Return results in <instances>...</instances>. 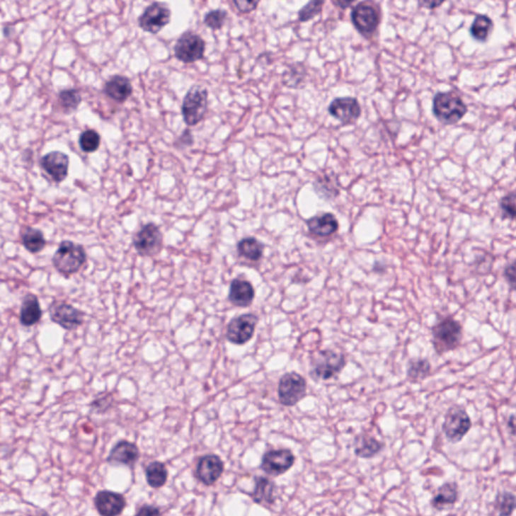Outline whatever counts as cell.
Listing matches in <instances>:
<instances>
[{
	"label": "cell",
	"instance_id": "obj_14",
	"mask_svg": "<svg viewBox=\"0 0 516 516\" xmlns=\"http://www.w3.org/2000/svg\"><path fill=\"white\" fill-rule=\"evenodd\" d=\"M351 20L359 32L370 35L377 30L380 18L374 7L366 2H360L352 11Z\"/></svg>",
	"mask_w": 516,
	"mask_h": 516
},
{
	"label": "cell",
	"instance_id": "obj_37",
	"mask_svg": "<svg viewBox=\"0 0 516 516\" xmlns=\"http://www.w3.org/2000/svg\"><path fill=\"white\" fill-rule=\"evenodd\" d=\"M226 18H227V11L223 9H214L205 14L204 23L211 30H217L224 25Z\"/></svg>",
	"mask_w": 516,
	"mask_h": 516
},
{
	"label": "cell",
	"instance_id": "obj_2",
	"mask_svg": "<svg viewBox=\"0 0 516 516\" xmlns=\"http://www.w3.org/2000/svg\"><path fill=\"white\" fill-rule=\"evenodd\" d=\"M467 111L465 102L454 92H439L432 99V113L444 125H456L463 120Z\"/></svg>",
	"mask_w": 516,
	"mask_h": 516
},
{
	"label": "cell",
	"instance_id": "obj_45",
	"mask_svg": "<svg viewBox=\"0 0 516 516\" xmlns=\"http://www.w3.org/2000/svg\"><path fill=\"white\" fill-rule=\"evenodd\" d=\"M420 6L428 7V8L434 9V8H436V7H437V6H442V4H443V1H440V2L424 1V2H420Z\"/></svg>",
	"mask_w": 516,
	"mask_h": 516
},
{
	"label": "cell",
	"instance_id": "obj_22",
	"mask_svg": "<svg viewBox=\"0 0 516 516\" xmlns=\"http://www.w3.org/2000/svg\"><path fill=\"white\" fill-rule=\"evenodd\" d=\"M139 449L137 445L127 441L118 442L108 456V462L132 466L139 461Z\"/></svg>",
	"mask_w": 516,
	"mask_h": 516
},
{
	"label": "cell",
	"instance_id": "obj_32",
	"mask_svg": "<svg viewBox=\"0 0 516 516\" xmlns=\"http://www.w3.org/2000/svg\"><path fill=\"white\" fill-rule=\"evenodd\" d=\"M494 506L499 516H511L516 510V496L511 492H499Z\"/></svg>",
	"mask_w": 516,
	"mask_h": 516
},
{
	"label": "cell",
	"instance_id": "obj_33",
	"mask_svg": "<svg viewBox=\"0 0 516 516\" xmlns=\"http://www.w3.org/2000/svg\"><path fill=\"white\" fill-rule=\"evenodd\" d=\"M314 187L319 196L324 199H334L339 195L337 179H331L329 176H326L323 180L322 178L318 177Z\"/></svg>",
	"mask_w": 516,
	"mask_h": 516
},
{
	"label": "cell",
	"instance_id": "obj_23",
	"mask_svg": "<svg viewBox=\"0 0 516 516\" xmlns=\"http://www.w3.org/2000/svg\"><path fill=\"white\" fill-rule=\"evenodd\" d=\"M42 311L39 299L35 294H28L21 303L20 321L23 327H33L42 319Z\"/></svg>",
	"mask_w": 516,
	"mask_h": 516
},
{
	"label": "cell",
	"instance_id": "obj_29",
	"mask_svg": "<svg viewBox=\"0 0 516 516\" xmlns=\"http://www.w3.org/2000/svg\"><path fill=\"white\" fill-rule=\"evenodd\" d=\"M382 449V444L375 437H359L355 442V454L359 458L370 459L377 455Z\"/></svg>",
	"mask_w": 516,
	"mask_h": 516
},
{
	"label": "cell",
	"instance_id": "obj_25",
	"mask_svg": "<svg viewBox=\"0 0 516 516\" xmlns=\"http://www.w3.org/2000/svg\"><path fill=\"white\" fill-rule=\"evenodd\" d=\"M275 483L268 478L256 477V488L251 493V496L254 503L260 505L270 506L275 501Z\"/></svg>",
	"mask_w": 516,
	"mask_h": 516
},
{
	"label": "cell",
	"instance_id": "obj_31",
	"mask_svg": "<svg viewBox=\"0 0 516 516\" xmlns=\"http://www.w3.org/2000/svg\"><path fill=\"white\" fill-rule=\"evenodd\" d=\"M432 365L428 359H413L408 362V378L411 382H420L430 377Z\"/></svg>",
	"mask_w": 516,
	"mask_h": 516
},
{
	"label": "cell",
	"instance_id": "obj_5",
	"mask_svg": "<svg viewBox=\"0 0 516 516\" xmlns=\"http://www.w3.org/2000/svg\"><path fill=\"white\" fill-rule=\"evenodd\" d=\"M346 365V358L341 352L322 350L313 359L310 373L316 380H329L336 377Z\"/></svg>",
	"mask_w": 516,
	"mask_h": 516
},
{
	"label": "cell",
	"instance_id": "obj_10",
	"mask_svg": "<svg viewBox=\"0 0 516 516\" xmlns=\"http://www.w3.org/2000/svg\"><path fill=\"white\" fill-rule=\"evenodd\" d=\"M172 11L161 2H152L139 18V25L144 32L156 35L170 23Z\"/></svg>",
	"mask_w": 516,
	"mask_h": 516
},
{
	"label": "cell",
	"instance_id": "obj_8",
	"mask_svg": "<svg viewBox=\"0 0 516 516\" xmlns=\"http://www.w3.org/2000/svg\"><path fill=\"white\" fill-rule=\"evenodd\" d=\"M280 403L285 406H294L306 394V379L296 372H289L280 378L277 389Z\"/></svg>",
	"mask_w": 516,
	"mask_h": 516
},
{
	"label": "cell",
	"instance_id": "obj_21",
	"mask_svg": "<svg viewBox=\"0 0 516 516\" xmlns=\"http://www.w3.org/2000/svg\"><path fill=\"white\" fill-rule=\"evenodd\" d=\"M309 231L319 237L331 236L339 229L337 218L331 213L314 216L306 221Z\"/></svg>",
	"mask_w": 516,
	"mask_h": 516
},
{
	"label": "cell",
	"instance_id": "obj_24",
	"mask_svg": "<svg viewBox=\"0 0 516 516\" xmlns=\"http://www.w3.org/2000/svg\"><path fill=\"white\" fill-rule=\"evenodd\" d=\"M459 498L458 485L456 482H447L437 489L430 501L432 508L439 511L448 510L455 505Z\"/></svg>",
	"mask_w": 516,
	"mask_h": 516
},
{
	"label": "cell",
	"instance_id": "obj_44",
	"mask_svg": "<svg viewBox=\"0 0 516 516\" xmlns=\"http://www.w3.org/2000/svg\"><path fill=\"white\" fill-rule=\"evenodd\" d=\"M508 429H510L511 434L516 436V415H511V417L508 418Z\"/></svg>",
	"mask_w": 516,
	"mask_h": 516
},
{
	"label": "cell",
	"instance_id": "obj_11",
	"mask_svg": "<svg viewBox=\"0 0 516 516\" xmlns=\"http://www.w3.org/2000/svg\"><path fill=\"white\" fill-rule=\"evenodd\" d=\"M258 323V316L253 315V314H244V315L232 319L227 326L226 338L232 344H246L253 337Z\"/></svg>",
	"mask_w": 516,
	"mask_h": 516
},
{
	"label": "cell",
	"instance_id": "obj_13",
	"mask_svg": "<svg viewBox=\"0 0 516 516\" xmlns=\"http://www.w3.org/2000/svg\"><path fill=\"white\" fill-rule=\"evenodd\" d=\"M296 457L287 449L266 452L261 460V469L270 476H280L292 467Z\"/></svg>",
	"mask_w": 516,
	"mask_h": 516
},
{
	"label": "cell",
	"instance_id": "obj_1",
	"mask_svg": "<svg viewBox=\"0 0 516 516\" xmlns=\"http://www.w3.org/2000/svg\"><path fill=\"white\" fill-rule=\"evenodd\" d=\"M463 340V326L451 316L437 319L432 328V342L437 355L456 350Z\"/></svg>",
	"mask_w": 516,
	"mask_h": 516
},
{
	"label": "cell",
	"instance_id": "obj_36",
	"mask_svg": "<svg viewBox=\"0 0 516 516\" xmlns=\"http://www.w3.org/2000/svg\"><path fill=\"white\" fill-rule=\"evenodd\" d=\"M499 208L503 219L516 220V193L505 195L499 201Z\"/></svg>",
	"mask_w": 516,
	"mask_h": 516
},
{
	"label": "cell",
	"instance_id": "obj_38",
	"mask_svg": "<svg viewBox=\"0 0 516 516\" xmlns=\"http://www.w3.org/2000/svg\"><path fill=\"white\" fill-rule=\"evenodd\" d=\"M324 4V1H319V0H314V1L309 2L306 6H304L299 11V20L301 21H308L315 18L316 16H318L321 13Z\"/></svg>",
	"mask_w": 516,
	"mask_h": 516
},
{
	"label": "cell",
	"instance_id": "obj_27",
	"mask_svg": "<svg viewBox=\"0 0 516 516\" xmlns=\"http://www.w3.org/2000/svg\"><path fill=\"white\" fill-rule=\"evenodd\" d=\"M265 251V245L254 237H246L237 244V251L242 258L251 261L260 260Z\"/></svg>",
	"mask_w": 516,
	"mask_h": 516
},
{
	"label": "cell",
	"instance_id": "obj_30",
	"mask_svg": "<svg viewBox=\"0 0 516 516\" xmlns=\"http://www.w3.org/2000/svg\"><path fill=\"white\" fill-rule=\"evenodd\" d=\"M146 475L147 484L152 488H161L168 480V470H166L165 464L158 462V461L147 466Z\"/></svg>",
	"mask_w": 516,
	"mask_h": 516
},
{
	"label": "cell",
	"instance_id": "obj_41",
	"mask_svg": "<svg viewBox=\"0 0 516 516\" xmlns=\"http://www.w3.org/2000/svg\"><path fill=\"white\" fill-rule=\"evenodd\" d=\"M258 1H241V0H239V1H233V4L236 6V8L239 9L240 13H251L252 11H254L258 7Z\"/></svg>",
	"mask_w": 516,
	"mask_h": 516
},
{
	"label": "cell",
	"instance_id": "obj_28",
	"mask_svg": "<svg viewBox=\"0 0 516 516\" xmlns=\"http://www.w3.org/2000/svg\"><path fill=\"white\" fill-rule=\"evenodd\" d=\"M21 242L28 251L35 254L42 251L47 244L44 233L32 227L25 228L21 234Z\"/></svg>",
	"mask_w": 516,
	"mask_h": 516
},
{
	"label": "cell",
	"instance_id": "obj_35",
	"mask_svg": "<svg viewBox=\"0 0 516 516\" xmlns=\"http://www.w3.org/2000/svg\"><path fill=\"white\" fill-rule=\"evenodd\" d=\"M59 102L61 106L68 110H75L82 102V96L78 89L62 90L59 93Z\"/></svg>",
	"mask_w": 516,
	"mask_h": 516
},
{
	"label": "cell",
	"instance_id": "obj_6",
	"mask_svg": "<svg viewBox=\"0 0 516 516\" xmlns=\"http://www.w3.org/2000/svg\"><path fill=\"white\" fill-rule=\"evenodd\" d=\"M472 428V420L462 406H453L447 411L442 429L452 444L462 441Z\"/></svg>",
	"mask_w": 516,
	"mask_h": 516
},
{
	"label": "cell",
	"instance_id": "obj_34",
	"mask_svg": "<svg viewBox=\"0 0 516 516\" xmlns=\"http://www.w3.org/2000/svg\"><path fill=\"white\" fill-rule=\"evenodd\" d=\"M101 137L96 130H86L80 134L79 146L83 151L92 154L99 149Z\"/></svg>",
	"mask_w": 516,
	"mask_h": 516
},
{
	"label": "cell",
	"instance_id": "obj_40",
	"mask_svg": "<svg viewBox=\"0 0 516 516\" xmlns=\"http://www.w3.org/2000/svg\"><path fill=\"white\" fill-rule=\"evenodd\" d=\"M193 144H194V139H193L191 130H185L179 139H177L175 146L178 149H185V147H192Z\"/></svg>",
	"mask_w": 516,
	"mask_h": 516
},
{
	"label": "cell",
	"instance_id": "obj_15",
	"mask_svg": "<svg viewBox=\"0 0 516 516\" xmlns=\"http://www.w3.org/2000/svg\"><path fill=\"white\" fill-rule=\"evenodd\" d=\"M40 165L55 182L61 183L68 177L70 159L64 152L51 151L40 159Z\"/></svg>",
	"mask_w": 516,
	"mask_h": 516
},
{
	"label": "cell",
	"instance_id": "obj_17",
	"mask_svg": "<svg viewBox=\"0 0 516 516\" xmlns=\"http://www.w3.org/2000/svg\"><path fill=\"white\" fill-rule=\"evenodd\" d=\"M94 504L100 515L118 516L125 510L126 500L120 493L103 490L95 496Z\"/></svg>",
	"mask_w": 516,
	"mask_h": 516
},
{
	"label": "cell",
	"instance_id": "obj_4",
	"mask_svg": "<svg viewBox=\"0 0 516 516\" xmlns=\"http://www.w3.org/2000/svg\"><path fill=\"white\" fill-rule=\"evenodd\" d=\"M208 109V90L198 86L191 87L185 95L182 104V115L185 125L194 126L203 120Z\"/></svg>",
	"mask_w": 516,
	"mask_h": 516
},
{
	"label": "cell",
	"instance_id": "obj_7",
	"mask_svg": "<svg viewBox=\"0 0 516 516\" xmlns=\"http://www.w3.org/2000/svg\"><path fill=\"white\" fill-rule=\"evenodd\" d=\"M206 42L201 35L196 33L185 32L176 42L173 53L182 63L193 64L204 58Z\"/></svg>",
	"mask_w": 516,
	"mask_h": 516
},
{
	"label": "cell",
	"instance_id": "obj_19",
	"mask_svg": "<svg viewBox=\"0 0 516 516\" xmlns=\"http://www.w3.org/2000/svg\"><path fill=\"white\" fill-rule=\"evenodd\" d=\"M103 92L109 98L118 103H123L132 95V81L126 76L114 75L106 81Z\"/></svg>",
	"mask_w": 516,
	"mask_h": 516
},
{
	"label": "cell",
	"instance_id": "obj_26",
	"mask_svg": "<svg viewBox=\"0 0 516 516\" xmlns=\"http://www.w3.org/2000/svg\"><path fill=\"white\" fill-rule=\"evenodd\" d=\"M493 21L486 14H477L474 21L471 23L470 35L477 42H485L488 40L492 30H493Z\"/></svg>",
	"mask_w": 516,
	"mask_h": 516
},
{
	"label": "cell",
	"instance_id": "obj_39",
	"mask_svg": "<svg viewBox=\"0 0 516 516\" xmlns=\"http://www.w3.org/2000/svg\"><path fill=\"white\" fill-rule=\"evenodd\" d=\"M503 275L510 289L516 291V259L505 266Z\"/></svg>",
	"mask_w": 516,
	"mask_h": 516
},
{
	"label": "cell",
	"instance_id": "obj_20",
	"mask_svg": "<svg viewBox=\"0 0 516 516\" xmlns=\"http://www.w3.org/2000/svg\"><path fill=\"white\" fill-rule=\"evenodd\" d=\"M256 291L248 280L235 278L230 285L229 296L228 299L234 306H251L253 302Z\"/></svg>",
	"mask_w": 516,
	"mask_h": 516
},
{
	"label": "cell",
	"instance_id": "obj_3",
	"mask_svg": "<svg viewBox=\"0 0 516 516\" xmlns=\"http://www.w3.org/2000/svg\"><path fill=\"white\" fill-rule=\"evenodd\" d=\"M86 260L84 247L70 240L62 241L53 256L54 268L67 277L79 272Z\"/></svg>",
	"mask_w": 516,
	"mask_h": 516
},
{
	"label": "cell",
	"instance_id": "obj_16",
	"mask_svg": "<svg viewBox=\"0 0 516 516\" xmlns=\"http://www.w3.org/2000/svg\"><path fill=\"white\" fill-rule=\"evenodd\" d=\"M224 472V464L220 457L206 455L200 458L197 464L196 477L202 483L213 485Z\"/></svg>",
	"mask_w": 516,
	"mask_h": 516
},
{
	"label": "cell",
	"instance_id": "obj_12",
	"mask_svg": "<svg viewBox=\"0 0 516 516\" xmlns=\"http://www.w3.org/2000/svg\"><path fill=\"white\" fill-rule=\"evenodd\" d=\"M50 317L68 331L78 329L84 322V313L66 302L56 301L49 308Z\"/></svg>",
	"mask_w": 516,
	"mask_h": 516
},
{
	"label": "cell",
	"instance_id": "obj_9",
	"mask_svg": "<svg viewBox=\"0 0 516 516\" xmlns=\"http://www.w3.org/2000/svg\"><path fill=\"white\" fill-rule=\"evenodd\" d=\"M133 246L142 256H154L159 254L163 247V234L158 225L147 223L135 233Z\"/></svg>",
	"mask_w": 516,
	"mask_h": 516
},
{
	"label": "cell",
	"instance_id": "obj_43",
	"mask_svg": "<svg viewBox=\"0 0 516 516\" xmlns=\"http://www.w3.org/2000/svg\"><path fill=\"white\" fill-rule=\"evenodd\" d=\"M135 516H161V510L154 505H144L135 513Z\"/></svg>",
	"mask_w": 516,
	"mask_h": 516
},
{
	"label": "cell",
	"instance_id": "obj_46",
	"mask_svg": "<svg viewBox=\"0 0 516 516\" xmlns=\"http://www.w3.org/2000/svg\"><path fill=\"white\" fill-rule=\"evenodd\" d=\"M334 4L341 7V8H347V7L351 6L352 1H334Z\"/></svg>",
	"mask_w": 516,
	"mask_h": 516
},
{
	"label": "cell",
	"instance_id": "obj_18",
	"mask_svg": "<svg viewBox=\"0 0 516 516\" xmlns=\"http://www.w3.org/2000/svg\"><path fill=\"white\" fill-rule=\"evenodd\" d=\"M329 113L341 122L352 123L361 115V107L355 98L342 97L333 100L329 106Z\"/></svg>",
	"mask_w": 516,
	"mask_h": 516
},
{
	"label": "cell",
	"instance_id": "obj_42",
	"mask_svg": "<svg viewBox=\"0 0 516 516\" xmlns=\"http://www.w3.org/2000/svg\"><path fill=\"white\" fill-rule=\"evenodd\" d=\"M110 399L107 394H104L102 397H97L94 401H93L91 406L97 411H104L110 406Z\"/></svg>",
	"mask_w": 516,
	"mask_h": 516
}]
</instances>
